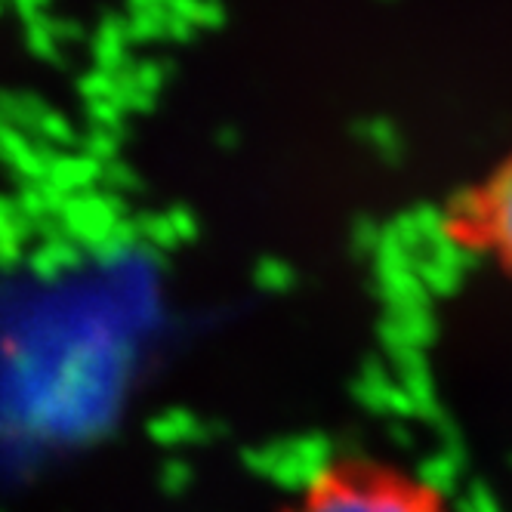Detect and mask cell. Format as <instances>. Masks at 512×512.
<instances>
[{
    "mask_svg": "<svg viewBox=\"0 0 512 512\" xmlns=\"http://www.w3.org/2000/svg\"><path fill=\"white\" fill-rule=\"evenodd\" d=\"M294 512H454L442 488L368 457L327 463L303 488Z\"/></svg>",
    "mask_w": 512,
    "mask_h": 512,
    "instance_id": "6da1fadb",
    "label": "cell"
},
{
    "mask_svg": "<svg viewBox=\"0 0 512 512\" xmlns=\"http://www.w3.org/2000/svg\"><path fill=\"white\" fill-rule=\"evenodd\" d=\"M463 232L472 247L491 256L494 266L512 278V158L503 161L491 173L488 186L469 201Z\"/></svg>",
    "mask_w": 512,
    "mask_h": 512,
    "instance_id": "7a4b0ae2",
    "label": "cell"
}]
</instances>
